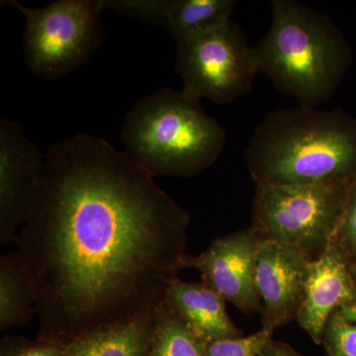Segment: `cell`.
Returning a JSON list of instances; mask_svg holds the SVG:
<instances>
[{"label":"cell","instance_id":"6da1fadb","mask_svg":"<svg viewBox=\"0 0 356 356\" xmlns=\"http://www.w3.org/2000/svg\"><path fill=\"white\" fill-rule=\"evenodd\" d=\"M189 222L151 172L102 138L51 147L17 241L38 339L67 343L156 313L185 268Z\"/></svg>","mask_w":356,"mask_h":356},{"label":"cell","instance_id":"7a4b0ae2","mask_svg":"<svg viewBox=\"0 0 356 356\" xmlns=\"http://www.w3.org/2000/svg\"><path fill=\"white\" fill-rule=\"evenodd\" d=\"M243 158L255 184L355 179L356 120L337 109H277L255 129Z\"/></svg>","mask_w":356,"mask_h":356},{"label":"cell","instance_id":"3957f363","mask_svg":"<svg viewBox=\"0 0 356 356\" xmlns=\"http://www.w3.org/2000/svg\"><path fill=\"white\" fill-rule=\"evenodd\" d=\"M271 24L252 46L257 72L301 106L318 108L336 90L350 62L331 19L295 0L271 1Z\"/></svg>","mask_w":356,"mask_h":356},{"label":"cell","instance_id":"277c9868","mask_svg":"<svg viewBox=\"0 0 356 356\" xmlns=\"http://www.w3.org/2000/svg\"><path fill=\"white\" fill-rule=\"evenodd\" d=\"M125 152L154 175L191 177L214 165L227 135L199 100L172 88L142 98L122 128Z\"/></svg>","mask_w":356,"mask_h":356},{"label":"cell","instance_id":"5b68a950","mask_svg":"<svg viewBox=\"0 0 356 356\" xmlns=\"http://www.w3.org/2000/svg\"><path fill=\"white\" fill-rule=\"evenodd\" d=\"M355 179L303 186L255 184L250 228L261 240L291 245L316 259L339 231Z\"/></svg>","mask_w":356,"mask_h":356},{"label":"cell","instance_id":"8992f818","mask_svg":"<svg viewBox=\"0 0 356 356\" xmlns=\"http://www.w3.org/2000/svg\"><path fill=\"white\" fill-rule=\"evenodd\" d=\"M2 3L25 16L26 62L43 79H58L79 69L102 42L105 0H58L38 9L11 0Z\"/></svg>","mask_w":356,"mask_h":356},{"label":"cell","instance_id":"52a82bcc","mask_svg":"<svg viewBox=\"0 0 356 356\" xmlns=\"http://www.w3.org/2000/svg\"><path fill=\"white\" fill-rule=\"evenodd\" d=\"M177 72L184 93L199 102L205 98L219 104L250 92L259 74L252 46L232 19L178 40Z\"/></svg>","mask_w":356,"mask_h":356},{"label":"cell","instance_id":"ba28073f","mask_svg":"<svg viewBox=\"0 0 356 356\" xmlns=\"http://www.w3.org/2000/svg\"><path fill=\"white\" fill-rule=\"evenodd\" d=\"M261 238L252 228L214 241L197 255H187L185 267L197 269L206 286L247 314L261 312L255 283Z\"/></svg>","mask_w":356,"mask_h":356},{"label":"cell","instance_id":"9c48e42d","mask_svg":"<svg viewBox=\"0 0 356 356\" xmlns=\"http://www.w3.org/2000/svg\"><path fill=\"white\" fill-rule=\"evenodd\" d=\"M44 154L17 122L0 120V243L17 242L34 201Z\"/></svg>","mask_w":356,"mask_h":356},{"label":"cell","instance_id":"30bf717a","mask_svg":"<svg viewBox=\"0 0 356 356\" xmlns=\"http://www.w3.org/2000/svg\"><path fill=\"white\" fill-rule=\"evenodd\" d=\"M312 259L299 248L261 238L255 283L261 300L262 327L274 332L297 318Z\"/></svg>","mask_w":356,"mask_h":356},{"label":"cell","instance_id":"8fae6325","mask_svg":"<svg viewBox=\"0 0 356 356\" xmlns=\"http://www.w3.org/2000/svg\"><path fill=\"white\" fill-rule=\"evenodd\" d=\"M350 262V255L334 238L309 264L305 296L296 320L314 343H323L325 325L334 311L356 302Z\"/></svg>","mask_w":356,"mask_h":356},{"label":"cell","instance_id":"7c38bea8","mask_svg":"<svg viewBox=\"0 0 356 356\" xmlns=\"http://www.w3.org/2000/svg\"><path fill=\"white\" fill-rule=\"evenodd\" d=\"M235 0H105V8L168 30L180 40L232 19Z\"/></svg>","mask_w":356,"mask_h":356},{"label":"cell","instance_id":"4fadbf2b","mask_svg":"<svg viewBox=\"0 0 356 356\" xmlns=\"http://www.w3.org/2000/svg\"><path fill=\"white\" fill-rule=\"evenodd\" d=\"M163 305L206 343L243 337L229 317L225 299L203 282H186L177 277L172 281Z\"/></svg>","mask_w":356,"mask_h":356},{"label":"cell","instance_id":"5bb4252c","mask_svg":"<svg viewBox=\"0 0 356 356\" xmlns=\"http://www.w3.org/2000/svg\"><path fill=\"white\" fill-rule=\"evenodd\" d=\"M156 313L77 337L65 343L67 353L70 356H149Z\"/></svg>","mask_w":356,"mask_h":356},{"label":"cell","instance_id":"9a60e30c","mask_svg":"<svg viewBox=\"0 0 356 356\" xmlns=\"http://www.w3.org/2000/svg\"><path fill=\"white\" fill-rule=\"evenodd\" d=\"M36 295L29 270L20 252L0 259V329L25 325L35 314Z\"/></svg>","mask_w":356,"mask_h":356},{"label":"cell","instance_id":"2e32d148","mask_svg":"<svg viewBox=\"0 0 356 356\" xmlns=\"http://www.w3.org/2000/svg\"><path fill=\"white\" fill-rule=\"evenodd\" d=\"M206 346L175 312L159 309L149 356H206Z\"/></svg>","mask_w":356,"mask_h":356},{"label":"cell","instance_id":"e0dca14e","mask_svg":"<svg viewBox=\"0 0 356 356\" xmlns=\"http://www.w3.org/2000/svg\"><path fill=\"white\" fill-rule=\"evenodd\" d=\"M323 344L330 356H356V325L334 311L325 325Z\"/></svg>","mask_w":356,"mask_h":356},{"label":"cell","instance_id":"ac0fdd59","mask_svg":"<svg viewBox=\"0 0 356 356\" xmlns=\"http://www.w3.org/2000/svg\"><path fill=\"white\" fill-rule=\"evenodd\" d=\"M273 332L262 327L252 336L211 341L206 346V356H257L273 339Z\"/></svg>","mask_w":356,"mask_h":356},{"label":"cell","instance_id":"d6986e66","mask_svg":"<svg viewBox=\"0 0 356 356\" xmlns=\"http://www.w3.org/2000/svg\"><path fill=\"white\" fill-rule=\"evenodd\" d=\"M0 356H70L67 344L58 341L38 339L29 341L23 337H7L1 343Z\"/></svg>","mask_w":356,"mask_h":356},{"label":"cell","instance_id":"ffe728a7","mask_svg":"<svg viewBox=\"0 0 356 356\" xmlns=\"http://www.w3.org/2000/svg\"><path fill=\"white\" fill-rule=\"evenodd\" d=\"M334 238L343 245L353 261L356 257V178L351 184L343 220Z\"/></svg>","mask_w":356,"mask_h":356},{"label":"cell","instance_id":"44dd1931","mask_svg":"<svg viewBox=\"0 0 356 356\" xmlns=\"http://www.w3.org/2000/svg\"><path fill=\"white\" fill-rule=\"evenodd\" d=\"M257 356H302L286 343L271 339Z\"/></svg>","mask_w":356,"mask_h":356},{"label":"cell","instance_id":"7402d4cb","mask_svg":"<svg viewBox=\"0 0 356 356\" xmlns=\"http://www.w3.org/2000/svg\"><path fill=\"white\" fill-rule=\"evenodd\" d=\"M337 311L346 322L356 325V302L350 305L341 307Z\"/></svg>","mask_w":356,"mask_h":356},{"label":"cell","instance_id":"603a6c76","mask_svg":"<svg viewBox=\"0 0 356 356\" xmlns=\"http://www.w3.org/2000/svg\"><path fill=\"white\" fill-rule=\"evenodd\" d=\"M350 269L351 275H353V277L355 278L356 282V259H353V261L350 262Z\"/></svg>","mask_w":356,"mask_h":356}]
</instances>
